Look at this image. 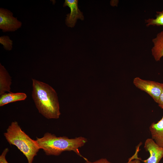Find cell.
<instances>
[{
  "instance_id": "1",
  "label": "cell",
  "mask_w": 163,
  "mask_h": 163,
  "mask_svg": "<svg viewBox=\"0 0 163 163\" xmlns=\"http://www.w3.org/2000/svg\"><path fill=\"white\" fill-rule=\"evenodd\" d=\"M32 98L39 112L48 119L59 118L60 115L57 94L49 85L34 79Z\"/></svg>"
},
{
  "instance_id": "2",
  "label": "cell",
  "mask_w": 163,
  "mask_h": 163,
  "mask_svg": "<svg viewBox=\"0 0 163 163\" xmlns=\"http://www.w3.org/2000/svg\"><path fill=\"white\" fill-rule=\"evenodd\" d=\"M40 149H43L47 155H59L65 151H73L86 160L80 153L79 148L87 142L85 137H79L69 139L66 136L57 137L47 132L41 138H36V140Z\"/></svg>"
},
{
  "instance_id": "3",
  "label": "cell",
  "mask_w": 163,
  "mask_h": 163,
  "mask_svg": "<svg viewBox=\"0 0 163 163\" xmlns=\"http://www.w3.org/2000/svg\"><path fill=\"white\" fill-rule=\"evenodd\" d=\"M4 135L10 145L16 146L25 156L28 163H32L40 148L36 140L22 131L17 121L11 123Z\"/></svg>"
},
{
  "instance_id": "4",
  "label": "cell",
  "mask_w": 163,
  "mask_h": 163,
  "mask_svg": "<svg viewBox=\"0 0 163 163\" xmlns=\"http://www.w3.org/2000/svg\"><path fill=\"white\" fill-rule=\"evenodd\" d=\"M133 83L136 87L148 94L157 103L162 91V83L144 80L138 77L133 79Z\"/></svg>"
},
{
  "instance_id": "5",
  "label": "cell",
  "mask_w": 163,
  "mask_h": 163,
  "mask_svg": "<svg viewBox=\"0 0 163 163\" xmlns=\"http://www.w3.org/2000/svg\"><path fill=\"white\" fill-rule=\"evenodd\" d=\"M21 22L13 16L10 10L0 8V29L3 32H14L21 27Z\"/></svg>"
},
{
  "instance_id": "6",
  "label": "cell",
  "mask_w": 163,
  "mask_h": 163,
  "mask_svg": "<svg viewBox=\"0 0 163 163\" xmlns=\"http://www.w3.org/2000/svg\"><path fill=\"white\" fill-rule=\"evenodd\" d=\"M144 148L149 153V157L143 161L144 163H159L163 157V148L158 145L152 139L145 140Z\"/></svg>"
},
{
  "instance_id": "7",
  "label": "cell",
  "mask_w": 163,
  "mask_h": 163,
  "mask_svg": "<svg viewBox=\"0 0 163 163\" xmlns=\"http://www.w3.org/2000/svg\"><path fill=\"white\" fill-rule=\"evenodd\" d=\"M78 3L77 0H65L63 4L64 7L68 6L71 10L70 12L67 14L65 19L66 24L68 27H74L78 19L84 20L83 13L79 9Z\"/></svg>"
},
{
  "instance_id": "8",
  "label": "cell",
  "mask_w": 163,
  "mask_h": 163,
  "mask_svg": "<svg viewBox=\"0 0 163 163\" xmlns=\"http://www.w3.org/2000/svg\"><path fill=\"white\" fill-rule=\"evenodd\" d=\"M149 129L152 139L158 145L163 148V117L157 123H152Z\"/></svg>"
},
{
  "instance_id": "9",
  "label": "cell",
  "mask_w": 163,
  "mask_h": 163,
  "mask_svg": "<svg viewBox=\"0 0 163 163\" xmlns=\"http://www.w3.org/2000/svg\"><path fill=\"white\" fill-rule=\"evenodd\" d=\"M11 77L7 70L1 63L0 64V95L6 91L11 92Z\"/></svg>"
},
{
  "instance_id": "10",
  "label": "cell",
  "mask_w": 163,
  "mask_h": 163,
  "mask_svg": "<svg viewBox=\"0 0 163 163\" xmlns=\"http://www.w3.org/2000/svg\"><path fill=\"white\" fill-rule=\"evenodd\" d=\"M152 41L154 46L152 49V54L156 61H159L163 56V31L158 33Z\"/></svg>"
},
{
  "instance_id": "11",
  "label": "cell",
  "mask_w": 163,
  "mask_h": 163,
  "mask_svg": "<svg viewBox=\"0 0 163 163\" xmlns=\"http://www.w3.org/2000/svg\"><path fill=\"white\" fill-rule=\"evenodd\" d=\"M27 97L26 94L24 93H5L1 95L0 97V106H2L8 104L18 101L24 100Z\"/></svg>"
},
{
  "instance_id": "12",
  "label": "cell",
  "mask_w": 163,
  "mask_h": 163,
  "mask_svg": "<svg viewBox=\"0 0 163 163\" xmlns=\"http://www.w3.org/2000/svg\"><path fill=\"white\" fill-rule=\"evenodd\" d=\"M157 13L155 19L149 18L145 20V22L148 23L146 25L147 26L152 25L163 27V11L161 12H157Z\"/></svg>"
},
{
  "instance_id": "13",
  "label": "cell",
  "mask_w": 163,
  "mask_h": 163,
  "mask_svg": "<svg viewBox=\"0 0 163 163\" xmlns=\"http://www.w3.org/2000/svg\"><path fill=\"white\" fill-rule=\"evenodd\" d=\"M0 43L3 45L4 48L6 50L10 51L13 48V41L8 36H1Z\"/></svg>"
},
{
  "instance_id": "14",
  "label": "cell",
  "mask_w": 163,
  "mask_h": 163,
  "mask_svg": "<svg viewBox=\"0 0 163 163\" xmlns=\"http://www.w3.org/2000/svg\"><path fill=\"white\" fill-rule=\"evenodd\" d=\"M138 152H136V154L130 158L128 161L126 163H141L140 159L138 157Z\"/></svg>"
},
{
  "instance_id": "15",
  "label": "cell",
  "mask_w": 163,
  "mask_h": 163,
  "mask_svg": "<svg viewBox=\"0 0 163 163\" xmlns=\"http://www.w3.org/2000/svg\"><path fill=\"white\" fill-rule=\"evenodd\" d=\"M8 151V148L5 149L0 156V163H8L5 158L6 155Z\"/></svg>"
},
{
  "instance_id": "16",
  "label": "cell",
  "mask_w": 163,
  "mask_h": 163,
  "mask_svg": "<svg viewBox=\"0 0 163 163\" xmlns=\"http://www.w3.org/2000/svg\"><path fill=\"white\" fill-rule=\"evenodd\" d=\"M85 163H111L106 158H101L95 161L91 162L88 160L85 161Z\"/></svg>"
},
{
  "instance_id": "17",
  "label": "cell",
  "mask_w": 163,
  "mask_h": 163,
  "mask_svg": "<svg viewBox=\"0 0 163 163\" xmlns=\"http://www.w3.org/2000/svg\"><path fill=\"white\" fill-rule=\"evenodd\" d=\"M158 106L161 109H163V83H162V88L161 92L159 97L157 103Z\"/></svg>"
}]
</instances>
